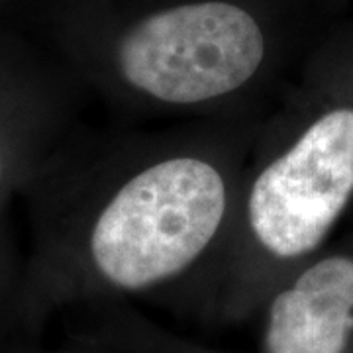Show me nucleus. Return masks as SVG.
<instances>
[{
	"label": "nucleus",
	"instance_id": "2",
	"mask_svg": "<svg viewBox=\"0 0 353 353\" xmlns=\"http://www.w3.org/2000/svg\"><path fill=\"white\" fill-rule=\"evenodd\" d=\"M353 208V79H320L259 120L218 287L265 299Z\"/></svg>",
	"mask_w": 353,
	"mask_h": 353
},
{
	"label": "nucleus",
	"instance_id": "3",
	"mask_svg": "<svg viewBox=\"0 0 353 353\" xmlns=\"http://www.w3.org/2000/svg\"><path fill=\"white\" fill-rule=\"evenodd\" d=\"M269 57L255 14L234 0H185L130 20L114 36L104 88L120 110L189 120L259 118Z\"/></svg>",
	"mask_w": 353,
	"mask_h": 353
},
{
	"label": "nucleus",
	"instance_id": "4",
	"mask_svg": "<svg viewBox=\"0 0 353 353\" xmlns=\"http://www.w3.org/2000/svg\"><path fill=\"white\" fill-rule=\"evenodd\" d=\"M265 299V353H347L353 341V241L312 255Z\"/></svg>",
	"mask_w": 353,
	"mask_h": 353
},
{
	"label": "nucleus",
	"instance_id": "6",
	"mask_svg": "<svg viewBox=\"0 0 353 353\" xmlns=\"http://www.w3.org/2000/svg\"><path fill=\"white\" fill-rule=\"evenodd\" d=\"M14 267H22L16 261V253L10 243V236L4 224V212H0V279H6L14 271Z\"/></svg>",
	"mask_w": 353,
	"mask_h": 353
},
{
	"label": "nucleus",
	"instance_id": "5",
	"mask_svg": "<svg viewBox=\"0 0 353 353\" xmlns=\"http://www.w3.org/2000/svg\"><path fill=\"white\" fill-rule=\"evenodd\" d=\"M77 112L57 88L0 83V212L81 128Z\"/></svg>",
	"mask_w": 353,
	"mask_h": 353
},
{
	"label": "nucleus",
	"instance_id": "1",
	"mask_svg": "<svg viewBox=\"0 0 353 353\" xmlns=\"http://www.w3.org/2000/svg\"><path fill=\"white\" fill-rule=\"evenodd\" d=\"M259 118L126 132L79 128L24 194L30 285L53 296L218 285Z\"/></svg>",
	"mask_w": 353,
	"mask_h": 353
}]
</instances>
